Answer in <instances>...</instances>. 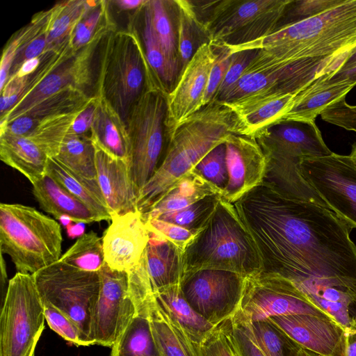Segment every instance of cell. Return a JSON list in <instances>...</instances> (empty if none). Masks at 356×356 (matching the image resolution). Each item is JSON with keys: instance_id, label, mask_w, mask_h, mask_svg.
I'll list each match as a JSON object with an SVG mask.
<instances>
[{"instance_id": "cell-1", "label": "cell", "mask_w": 356, "mask_h": 356, "mask_svg": "<svg viewBox=\"0 0 356 356\" xmlns=\"http://www.w3.org/2000/svg\"><path fill=\"white\" fill-rule=\"evenodd\" d=\"M233 204L257 248L261 273L293 284L326 277L356 282L352 228L330 209L264 181Z\"/></svg>"}, {"instance_id": "cell-2", "label": "cell", "mask_w": 356, "mask_h": 356, "mask_svg": "<svg viewBox=\"0 0 356 356\" xmlns=\"http://www.w3.org/2000/svg\"><path fill=\"white\" fill-rule=\"evenodd\" d=\"M225 47L231 54L258 49L248 66L253 69H271L306 60L348 57L356 48V0H343L325 13L280 26L254 41Z\"/></svg>"}, {"instance_id": "cell-3", "label": "cell", "mask_w": 356, "mask_h": 356, "mask_svg": "<svg viewBox=\"0 0 356 356\" xmlns=\"http://www.w3.org/2000/svg\"><path fill=\"white\" fill-rule=\"evenodd\" d=\"M234 134H241L240 122L225 103L212 102L185 120L169 137L160 165L140 191L138 211L144 213Z\"/></svg>"}, {"instance_id": "cell-4", "label": "cell", "mask_w": 356, "mask_h": 356, "mask_svg": "<svg viewBox=\"0 0 356 356\" xmlns=\"http://www.w3.org/2000/svg\"><path fill=\"white\" fill-rule=\"evenodd\" d=\"M148 88L159 89L136 31L127 26L105 35L96 55L93 96L104 99L126 124L131 108Z\"/></svg>"}, {"instance_id": "cell-5", "label": "cell", "mask_w": 356, "mask_h": 356, "mask_svg": "<svg viewBox=\"0 0 356 356\" xmlns=\"http://www.w3.org/2000/svg\"><path fill=\"white\" fill-rule=\"evenodd\" d=\"M255 138L267 159L263 181L289 197L324 206L300 171L302 159L323 157L332 153L315 121L280 120Z\"/></svg>"}, {"instance_id": "cell-6", "label": "cell", "mask_w": 356, "mask_h": 356, "mask_svg": "<svg viewBox=\"0 0 356 356\" xmlns=\"http://www.w3.org/2000/svg\"><path fill=\"white\" fill-rule=\"evenodd\" d=\"M183 268L184 275L202 269L246 277L262 271L257 248L233 203L221 198L207 225L184 251Z\"/></svg>"}, {"instance_id": "cell-7", "label": "cell", "mask_w": 356, "mask_h": 356, "mask_svg": "<svg viewBox=\"0 0 356 356\" xmlns=\"http://www.w3.org/2000/svg\"><path fill=\"white\" fill-rule=\"evenodd\" d=\"M59 223L33 207L0 204V249L17 273L33 275L60 259Z\"/></svg>"}, {"instance_id": "cell-8", "label": "cell", "mask_w": 356, "mask_h": 356, "mask_svg": "<svg viewBox=\"0 0 356 356\" xmlns=\"http://www.w3.org/2000/svg\"><path fill=\"white\" fill-rule=\"evenodd\" d=\"M291 0L192 1L210 43L244 44L273 33Z\"/></svg>"}, {"instance_id": "cell-9", "label": "cell", "mask_w": 356, "mask_h": 356, "mask_svg": "<svg viewBox=\"0 0 356 356\" xmlns=\"http://www.w3.org/2000/svg\"><path fill=\"white\" fill-rule=\"evenodd\" d=\"M42 302L70 318L95 345L93 321L100 289L99 272L72 267L60 260L32 275Z\"/></svg>"}, {"instance_id": "cell-10", "label": "cell", "mask_w": 356, "mask_h": 356, "mask_svg": "<svg viewBox=\"0 0 356 356\" xmlns=\"http://www.w3.org/2000/svg\"><path fill=\"white\" fill-rule=\"evenodd\" d=\"M166 96L158 88L147 89L132 106L126 125L130 142V170L138 194L164 156Z\"/></svg>"}, {"instance_id": "cell-11", "label": "cell", "mask_w": 356, "mask_h": 356, "mask_svg": "<svg viewBox=\"0 0 356 356\" xmlns=\"http://www.w3.org/2000/svg\"><path fill=\"white\" fill-rule=\"evenodd\" d=\"M44 310L32 275L8 281L0 316V356H35L44 328Z\"/></svg>"}, {"instance_id": "cell-12", "label": "cell", "mask_w": 356, "mask_h": 356, "mask_svg": "<svg viewBox=\"0 0 356 356\" xmlns=\"http://www.w3.org/2000/svg\"><path fill=\"white\" fill-rule=\"evenodd\" d=\"M300 171L326 207L352 229L356 228V166L350 156L332 152L304 158Z\"/></svg>"}, {"instance_id": "cell-13", "label": "cell", "mask_w": 356, "mask_h": 356, "mask_svg": "<svg viewBox=\"0 0 356 356\" xmlns=\"http://www.w3.org/2000/svg\"><path fill=\"white\" fill-rule=\"evenodd\" d=\"M246 278L232 271L202 269L185 274L180 286L193 309L216 326L239 309Z\"/></svg>"}, {"instance_id": "cell-14", "label": "cell", "mask_w": 356, "mask_h": 356, "mask_svg": "<svg viewBox=\"0 0 356 356\" xmlns=\"http://www.w3.org/2000/svg\"><path fill=\"white\" fill-rule=\"evenodd\" d=\"M238 311L248 321L295 314L328 316L312 304L289 281L263 273L247 277Z\"/></svg>"}, {"instance_id": "cell-15", "label": "cell", "mask_w": 356, "mask_h": 356, "mask_svg": "<svg viewBox=\"0 0 356 356\" xmlns=\"http://www.w3.org/2000/svg\"><path fill=\"white\" fill-rule=\"evenodd\" d=\"M107 33L98 35L67 58L34 89L22 97L10 109L0 115V125L19 117L38 102L69 86L93 96L97 51L102 39Z\"/></svg>"}, {"instance_id": "cell-16", "label": "cell", "mask_w": 356, "mask_h": 356, "mask_svg": "<svg viewBox=\"0 0 356 356\" xmlns=\"http://www.w3.org/2000/svg\"><path fill=\"white\" fill-rule=\"evenodd\" d=\"M99 273L101 284L93 321L94 340L97 345L112 348L136 307L129 293L127 272L113 270L105 264Z\"/></svg>"}, {"instance_id": "cell-17", "label": "cell", "mask_w": 356, "mask_h": 356, "mask_svg": "<svg viewBox=\"0 0 356 356\" xmlns=\"http://www.w3.org/2000/svg\"><path fill=\"white\" fill-rule=\"evenodd\" d=\"M216 58V49L210 42L202 45L167 95V140L185 120L204 107V98Z\"/></svg>"}, {"instance_id": "cell-18", "label": "cell", "mask_w": 356, "mask_h": 356, "mask_svg": "<svg viewBox=\"0 0 356 356\" xmlns=\"http://www.w3.org/2000/svg\"><path fill=\"white\" fill-rule=\"evenodd\" d=\"M225 143L229 180L222 198L234 203L263 182L267 159L254 137L234 134Z\"/></svg>"}, {"instance_id": "cell-19", "label": "cell", "mask_w": 356, "mask_h": 356, "mask_svg": "<svg viewBox=\"0 0 356 356\" xmlns=\"http://www.w3.org/2000/svg\"><path fill=\"white\" fill-rule=\"evenodd\" d=\"M111 221L102 237L105 262L113 270L128 272L139 264L149 230L139 211L112 216Z\"/></svg>"}, {"instance_id": "cell-20", "label": "cell", "mask_w": 356, "mask_h": 356, "mask_svg": "<svg viewBox=\"0 0 356 356\" xmlns=\"http://www.w3.org/2000/svg\"><path fill=\"white\" fill-rule=\"evenodd\" d=\"M300 346L323 356H342L345 328L325 315L295 314L268 318Z\"/></svg>"}, {"instance_id": "cell-21", "label": "cell", "mask_w": 356, "mask_h": 356, "mask_svg": "<svg viewBox=\"0 0 356 356\" xmlns=\"http://www.w3.org/2000/svg\"><path fill=\"white\" fill-rule=\"evenodd\" d=\"M293 285L343 328H348L356 318L355 281L339 277L312 278Z\"/></svg>"}, {"instance_id": "cell-22", "label": "cell", "mask_w": 356, "mask_h": 356, "mask_svg": "<svg viewBox=\"0 0 356 356\" xmlns=\"http://www.w3.org/2000/svg\"><path fill=\"white\" fill-rule=\"evenodd\" d=\"M296 95L266 89L225 104L238 118L241 134L255 138L282 119L292 107Z\"/></svg>"}, {"instance_id": "cell-23", "label": "cell", "mask_w": 356, "mask_h": 356, "mask_svg": "<svg viewBox=\"0 0 356 356\" xmlns=\"http://www.w3.org/2000/svg\"><path fill=\"white\" fill-rule=\"evenodd\" d=\"M95 147L97 179L111 216L138 211L129 164Z\"/></svg>"}, {"instance_id": "cell-24", "label": "cell", "mask_w": 356, "mask_h": 356, "mask_svg": "<svg viewBox=\"0 0 356 356\" xmlns=\"http://www.w3.org/2000/svg\"><path fill=\"white\" fill-rule=\"evenodd\" d=\"M147 2L129 15L127 26L137 33L154 81L165 95L176 84L181 72L179 65L173 62L166 54L153 29L150 12Z\"/></svg>"}, {"instance_id": "cell-25", "label": "cell", "mask_w": 356, "mask_h": 356, "mask_svg": "<svg viewBox=\"0 0 356 356\" xmlns=\"http://www.w3.org/2000/svg\"><path fill=\"white\" fill-rule=\"evenodd\" d=\"M152 292L147 287L131 288L136 311L112 346L111 356H160L148 315L147 300Z\"/></svg>"}, {"instance_id": "cell-26", "label": "cell", "mask_w": 356, "mask_h": 356, "mask_svg": "<svg viewBox=\"0 0 356 356\" xmlns=\"http://www.w3.org/2000/svg\"><path fill=\"white\" fill-rule=\"evenodd\" d=\"M148 230L149 241L144 255L147 272L154 293L180 284L184 276V252L161 234Z\"/></svg>"}, {"instance_id": "cell-27", "label": "cell", "mask_w": 356, "mask_h": 356, "mask_svg": "<svg viewBox=\"0 0 356 356\" xmlns=\"http://www.w3.org/2000/svg\"><path fill=\"white\" fill-rule=\"evenodd\" d=\"M147 308L160 356H204L201 346L194 343L160 305L154 292L148 297Z\"/></svg>"}, {"instance_id": "cell-28", "label": "cell", "mask_w": 356, "mask_h": 356, "mask_svg": "<svg viewBox=\"0 0 356 356\" xmlns=\"http://www.w3.org/2000/svg\"><path fill=\"white\" fill-rule=\"evenodd\" d=\"M96 99L97 108L90 130L94 145L130 165V142L125 122L104 99Z\"/></svg>"}, {"instance_id": "cell-29", "label": "cell", "mask_w": 356, "mask_h": 356, "mask_svg": "<svg viewBox=\"0 0 356 356\" xmlns=\"http://www.w3.org/2000/svg\"><path fill=\"white\" fill-rule=\"evenodd\" d=\"M33 185V194L40 207L58 220L67 216L74 222H99V218L47 173Z\"/></svg>"}, {"instance_id": "cell-30", "label": "cell", "mask_w": 356, "mask_h": 356, "mask_svg": "<svg viewBox=\"0 0 356 356\" xmlns=\"http://www.w3.org/2000/svg\"><path fill=\"white\" fill-rule=\"evenodd\" d=\"M47 154L31 140L0 130V159L33 184L47 174Z\"/></svg>"}, {"instance_id": "cell-31", "label": "cell", "mask_w": 356, "mask_h": 356, "mask_svg": "<svg viewBox=\"0 0 356 356\" xmlns=\"http://www.w3.org/2000/svg\"><path fill=\"white\" fill-rule=\"evenodd\" d=\"M220 193V191L206 181L195 170L189 172L141 216L145 222L156 219L161 215L177 211L195 203L207 195Z\"/></svg>"}, {"instance_id": "cell-32", "label": "cell", "mask_w": 356, "mask_h": 356, "mask_svg": "<svg viewBox=\"0 0 356 356\" xmlns=\"http://www.w3.org/2000/svg\"><path fill=\"white\" fill-rule=\"evenodd\" d=\"M355 85L345 81L328 83L317 81L296 96L292 107L280 120L315 121L324 108L346 98Z\"/></svg>"}, {"instance_id": "cell-33", "label": "cell", "mask_w": 356, "mask_h": 356, "mask_svg": "<svg viewBox=\"0 0 356 356\" xmlns=\"http://www.w3.org/2000/svg\"><path fill=\"white\" fill-rule=\"evenodd\" d=\"M154 293L158 302L171 318L194 343L201 346L204 339L216 325L193 309L186 300L180 284L160 289Z\"/></svg>"}, {"instance_id": "cell-34", "label": "cell", "mask_w": 356, "mask_h": 356, "mask_svg": "<svg viewBox=\"0 0 356 356\" xmlns=\"http://www.w3.org/2000/svg\"><path fill=\"white\" fill-rule=\"evenodd\" d=\"M47 173L84 203L100 220L110 221L111 216L97 181L73 173L55 158H49Z\"/></svg>"}, {"instance_id": "cell-35", "label": "cell", "mask_w": 356, "mask_h": 356, "mask_svg": "<svg viewBox=\"0 0 356 356\" xmlns=\"http://www.w3.org/2000/svg\"><path fill=\"white\" fill-rule=\"evenodd\" d=\"M178 11L177 46L181 72L197 50L209 43V35L189 0H175ZM180 75V74H179Z\"/></svg>"}, {"instance_id": "cell-36", "label": "cell", "mask_w": 356, "mask_h": 356, "mask_svg": "<svg viewBox=\"0 0 356 356\" xmlns=\"http://www.w3.org/2000/svg\"><path fill=\"white\" fill-rule=\"evenodd\" d=\"M95 154V147L90 136L69 133L54 158L76 175L97 181Z\"/></svg>"}, {"instance_id": "cell-37", "label": "cell", "mask_w": 356, "mask_h": 356, "mask_svg": "<svg viewBox=\"0 0 356 356\" xmlns=\"http://www.w3.org/2000/svg\"><path fill=\"white\" fill-rule=\"evenodd\" d=\"M91 98L86 103L71 111L42 120L27 138L40 147L49 158L56 157L73 122Z\"/></svg>"}, {"instance_id": "cell-38", "label": "cell", "mask_w": 356, "mask_h": 356, "mask_svg": "<svg viewBox=\"0 0 356 356\" xmlns=\"http://www.w3.org/2000/svg\"><path fill=\"white\" fill-rule=\"evenodd\" d=\"M147 6L159 42L168 57L180 66L177 46L178 11L175 0H148Z\"/></svg>"}, {"instance_id": "cell-39", "label": "cell", "mask_w": 356, "mask_h": 356, "mask_svg": "<svg viewBox=\"0 0 356 356\" xmlns=\"http://www.w3.org/2000/svg\"><path fill=\"white\" fill-rule=\"evenodd\" d=\"M117 29L108 1H92L70 35V46L77 52L99 35Z\"/></svg>"}, {"instance_id": "cell-40", "label": "cell", "mask_w": 356, "mask_h": 356, "mask_svg": "<svg viewBox=\"0 0 356 356\" xmlns=\"http://www.w3.org/2000/svg\"><path fill=\"white\" fill-rule=\"evenodd\" d=\"M244 320L252 338L266 356H298L301 346L270 321Z\"/></svg>"}, {"instance_id": "cell-41", "label": "cell", "mask_w": 356, "mask_h": 356, "mask_svg": "<svg viewBox=\"0 0 356 356\" xmlns=\"http://www.w3.org/2000/svg\"><path fill=\"white\" fill-rule=\"evenodd\" d=\"M92 1L68 0L53 6V13L48 32V49L69 38L78 22L91 6Z\"/></svg>"}, {"instance_id": "cell-42", "label": "cell", "mask_w": 356, "mask_h": 356, "mask_svg": "<svg viewBox=\"0 0 356 356\" xmlns=\"http://www.w3.org/2000/svg\"><path fill=\"white\" fill-rule=\"evenodd\" d=\"M59 260L82 270L99 272L106 264L102 238L94 232L84 234Z\"/></svg>"}, {"instance_id": "cell-43", "label": "cell", "mask_w": 356, "mask_h": 356, "mask_svg": "<svg viewBox=\"0 0 356 356\" xmlns=\"http://www.w3.org/2000/svg\"><path fill=\"white\" fill-rule=\"evenodd\" d=\"M90 98L91 96L84 91L69 86L38 102L22 115L31 118L37 127L42 120L71 111L86 103Z\"/></svg>"}, {"instance_id": "cell-44", "label": "cell", "mask_w": 356, "mask_h": 356, "mask_svg": "<svg viewBox=\"0 0 356 356\" xmlns=\"http://www.w3.org/2000/svg\"><path fill=\"white\" fill-rule=\"evenodd\" d=\"M222 195H207L184 209L161 215L156 219L166 221L198 233L214 213Z\"/></svg>"}, {"instance_id": "cell-45", "label": "cell", "mask_w": 356, "mask_h": 356, "mask_svg": "<svg viewBox=\"0 0 356 356\" xmlns=\"http://www.w3.org/2000/svg\"><path fill=\"white\" fill-rule=\"evenodd\" d=\"M194 170L223 195L229 180L225 143L211 150L200 161Z\"/></svg>"}, {"instance_id": "cell-46", "label": "cell", "mask_w": 356, "mask_h": 356, "mask_svg": "<svg viewBox=\"0 0 356 356\" xmlns=\"http://www.w3.org/2000/svg\"><path fill=\"white\" fill-rule=\"evenodd\" d=\"M223 324L238 356H266L254 341L246 322L238 311L223 321Z\"/></svg>"}, {"instance_id": "cell-47", "label": "cell", "mask_w": 356, "mask_h": 356, "mask_svg": "<svg viewBox=\"0 0 356 356\" xmlns=\"http://www.w3.org/2000/svg\"><path fill=\"white\" fill-rule=\"evenodd\" d=\"M42 304L45 320L51 330L76 346H90L79 327L70 318L50 304Z\"/></svg>"}, {"instance_id": "cell-48", "label": "cell", "mask_w": 356, "mask_h": 356, "mask_svg": "<svg viewBox=\"0 0 356 356\" xmlns=\"http://www.w3.org/2000/svg\"><path fill=\"white\" fill-rule=\"evenodd\" d=\"M343 1V0H291L280 24L281 22L284 23L280 26L309 19L326 12Z\"/></svg>"}, {"instance_id": "cell-49", "label": "cell", "mask_w": 356, "mask_h": 356, "mask_svg": "<svg viewBox=\"0 0 356 356\" xmlns=\"http://www.w3.org/2000/svg\"><path fill=\"white\" fill-rule=\"evenodd\" d=\"M211 44L216 49V58L211 70L204 98V106L213 102L232 61V54L227 47L222 44Z\"/></svg>"}, {"instance_id": "cell-50", "label": "cell", "mask_w": 356, "mask_h": 356, "mask_svg": "<svg viewBox=\"0 0 356 356\" xmlns=\"http://www.w3.org/2000/svg\"><path fill=\"white\" fill-rule=\"evenodd\" d=\"M258 49L238 51L232 54V61L213 102H219L229 90L239 80L247 67L255 57Z\"/></svg>"}, {"instance_id": "cell-51", "label": "cell", "mask_w": 356, "mask_h": 356, "mask_svg": "<svg viewBox=\"0 0 356 356\" xmlns=\"http://www.w3.org/2000/svg\"><path fill=\"white\" fill-rule=\"evenodd\" d=\"M145 223L149 229L161 234L183 252L197 234L183 227L159 219L149 220Z\"/></svg>"}, {"instance_id": "cell-52", "label": "cell", "mask_w": 356, "mask_h": 356, "mask_svg": "<svg viewBox=\"0 0 356 356\" xmlns=\"http://www.w3.org/2000/svg\"><path fill=\"white\" fill-rule=\"evenodd\" d=\"M201 348L204 356H238L223 322L208 334Z\"/></svg>"}, {"instance_id": "cell-53", "label": "cell", "mask_w": 356, "mask_h": 356, "mask_svg": "<svg viewBox=\"0 0 356 356\" xmlns=\"http://www.w3.org/2000/svg\"><path fill=\"white\" fill-rule=\"evenodd\" d=\"M28 76L9 77L3 88L0 90L1 115L10 109L21 97L26 88Z\"/></svg>"}, {"instance_id": "cell-54", "label": "cell", "mask_w": 356, "mask_h": 356, "mask_svg": "<svg viewBox=\"0 0 356 356\" xmlns=\"http://www.w3.org/2000/svg\"><path fill=\"white\" fill-rule=\"evenodd\" d=\"M97 108V99L92 96L87 106L78 115L70 132L76 135H89Z\"/></svg>"}, {"instance_id": "cell-55", "label": "cell", "mask_w": 356, "mask_h": 356, "mask_svg": "<svg viewBox=\"0 0 356 356\" xmlns=\"http://www.w3.org/2000/svg\"><path fill=\"white\" fill-rule=\"evenodd\" d=\"M318 81L328 83L345 81L356 84V63L340 68L329 77Z\"/></svg>"}, {"instance_id": "cell-56", "label": "cell", "mask_w": 356, "mask_h": 356, "mask_svg": "<svg viewBox=\"0 0 356 356\" xmlns=\"http://www.w3.org/2000/svg\"><path fill=\"white\" fill-rule=\"evenodd\" d=\"M342 356H356V318L345 329L344 349Z\"/></svg>"}, {"instance_id": "cell-57", "label": "cell", "mask_w": 356, "mask_h": 356, "mask_svg": "<svg viewBox=\"0 0 356 356\" xmlns=\"http://www.w3.org/2000/svg\"><path fill=\"white\" fill-rule=\"evenodd\" d=\"M147 0H113L108 1L111 8L118 12L131 11L132 13L140 8Z\"/></svg>"}, {"instance_id": "cell-58", "label": "cell", "mask_w": 356, "mask_h": 356, "mask_svg": "<svg viewBox=\"0 0 356 356\" xmlns=\"http://www.w3.org/2000/svg\"><path fill=\"white\" fill-rule=\"evenodd\" d=\"M42 56V54L24 62L15 75L17 76H26L32 74L40 65Z\"/></svg>"}, {"instance_id": "cell-59", "label": "cell", "mask_w": 356, "mask_h": 356, "mask_svg": "<svg viewBox=\"0 0 356 356\" xmlns=\"http://www.w3.org/2000/svg\"><path fill=\"white\" fill-rule=\"evenodd\" d=\"M67 236L74 238L76 237H81L84 234L85 223L83 222H72L66 227Z\"/></svg>"}, {"instance_id": "cell-60", "label": "cell", "mask_w": 356, "mask_h": 356, "mask_svg": "<svg viewBox=\"0 0 356 356\" xmlns=\"http://www.w3.org/2000/svg\"><path fill=\"white\" fill-rule=\"evenodd\" d=\"M356 63V48H355L349 54L348 58L345 60L340 68L347 67L353 63ZM339 68V69H340Z\"/></svg>"}, {"instance_id": "cell-61", "label": "cell", "mask_w": 356, "mask_h": 356, "mask_svg": "<svg viewBox=\"0 0 356 356\" xmlns=\"http://www.w3.org/2000/svg\"><path fill=\"white\" fill-rule=\"evenodd\" d=\"M298 356H323L301 346Z\"/></svg>"}, {"instance_id": "cell-62", "label": "cell", "mask_w": 356, "mask_h": 356, "mask_svg": "<svg viewBox=\"0 0 356 356\" xmlns=\"http://www.w3.org/2000/svg\"><path fill=\"white\" fill-rule=\"evenodd\" d=\"M58 220L65 228L73 222L72 219L67 216H61Z\"/></svg>"}, {"instance_id": "cell-63", "label": "cell", "mask_w": 356, "mask_h": 356, "mask_svg": "<svg viewBox=\"0 0 356 356\" xmlns=\"http://www.w3.org/2000/svg\"><path fill=\"white\" fill-rule=\"evenodd\" d=\"M350 159L356 166V143H355L352 146L351 152L349 155Z\"/></svg>"}]
</instances>
